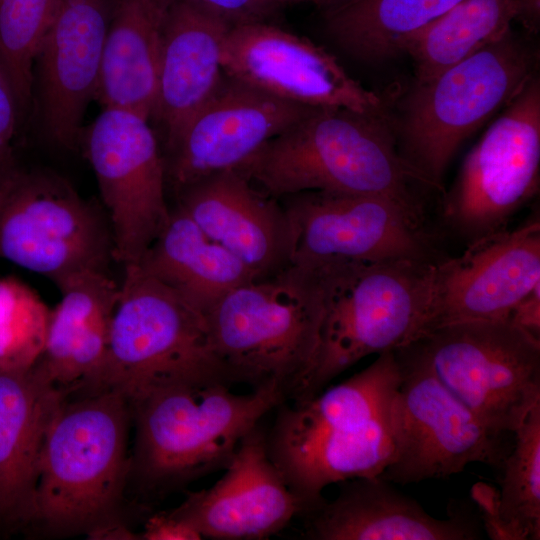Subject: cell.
<instances>
[{
    "label": "cell",
    "mask_w": 540,
    "mask_h": 540,
    "mask_svg": "<svg viewBox=\"0 0 540 540\" xmlns=\"http://www.w3.org/2000/svg\"><path fill=\"white\" fill-rule=\"evenodd\" d=\"M89 539H140L119 520L99 526L86 534Z\"/></svg>",
    "instance_id": "37"
},
{
    "label": "cell",
    "mask_w": 540,
    "mask_h": 540,
    "mask_svg": "<svg viewBox=\"0 0 540 540\" xmlns=\"http://www.w3.org/2000/svg\"><path fill=\"white\" fill-rule=\"evenodd\" d=\"M323 315L313 269L293 263L274 276L233 289L206 318L233 384L271 387L285 401H294L314 367Z\"/></svg>",
    "instance_id": "5"
},
{
    "label": "cell",
    "mask_w": 540,
    "mask_h": 540,
    "mask_svg": "<svg viewBox=\"0 0 540 540\" xmlns=\"http://www.w3.org/2000/svg\"><path fill=\"white\" fill-rule=\"evenodd\" d=\"M223 470L211 487L189 492L170 512L203 538L262 540L302 515L301 503L269 457L261 422L243 437Z\"/></svg>",
    "instance_id": "19"
},
{
    "label": "cell",
    "mask_w": 540,
    "mask_h": 540,
    "mask_svg": "<svg viewBox=\"0 0 540 540\" xmlns=\"http://www.w3.org/2000/svg\"><path fill=\"white\" fill-rule=\"evenodd\" d=\"M401 372L392 406L394 451L379 478L409 484L446 478L472 463L500 467L509 450L409 347L395 350Z\"/></svg>",
    "instance_id": "12"
},
{
    "label": "cell",
    "mask_w": 540,
    "mask_h": 540,
    "mask_svg": "<svg viewBox=\"0 0 540 540\" xmlns=\"http://www.w3.org/2000/svg\"><path fill=\"white\" fill-rule=\"evenodd\" d=\"M295 263L313 269L324 315L314 367L294 402L315 396L364 357L404 348L427 333L436 262L325 258Z\"/></svg>",
    "instance_id": "3"
},
{
    "label": "cell",
    "mask_w": 540,
    "mask_h": 540,
    "mask_svg": "<svg viewBox=\"0 0 540 540\" xmlns=\"http://www.w3.org/2000/svg\"><path fill=\"white\" fill-rule=\"evenodd\" d=\"M51 309L26 283L0 278V369L25 370L40 358Z\"/></svg>",
    "instance_id": "31"
},
{
    "label": "cell",
    "mask_w": 540,
    "mask_h": 540,
    "mask_svg": "<svg viewBox=\"0 0 540 540\" xmlns=\"http://www.w3.org/2000/svg\"><path fill=\"white\" fill-rule=\"evenodd\" d=\"M400 378L395 351H386L343 382L276 407L267 450L302 515L324 500L328 485L384 472L394 451L392 406Z\"/></svg>",
    "instance_id": "1"
},
{
    "label": "cell",
    "mask_w": 540,
    "mask_h": 540,
    "mask_svg": "<svg viewBox=\"0 0 540 540\" xmlns=\"http://www.w3.org/2000/svg\"><path fill=\"white\" fill-rule=\"evenodd\" d=\"M461 0H340L328 6L325 28L350 55L369 62L400 54L402 42Z\"/></svg>",
    "instance_id": "27"
},
{
    "label": "cell",
    "mask_w": 540,
    "mask_h": 540,
    "mask_svg": "<svg viewBox=\"0 0 540 540\" xmlns=\"http://www.w3.org/2000/svg\"><path fill=\"white\" fill-rule=\"evenodd\" d=\"M221 19L230 27L268 22L278 6L273 0H183Z\"/></svg>",
    "instance_id": "32"
},
{
    "label": "cell",
    "mask_w": 540,
    "mask_h": 540,
    "mask_svg": "<svg viewBox=\"0 0 540 540\" xmlns=\"http://www.w3.org/2000/svg\"><path fill=\"white\" fill-rule=\"evenodd\" d=\"M143 540H201V533L189 522L170 512L149 517L139 534Z\"/></svg>",
    "instance_id": "34"
},
{
    "label": "cell",
    "mask_w": 540,
    "mask_h": 540,
    "mask_svg": "<svg viewBox=\"0 0 540 540\" xmlns=\"http://www.w3.org/2000/svg\"><path fill=\"white\" fill-rule=\"evenodd\" d=\"M61 0H0V62L21 116L31 107L33 65Z\"/></svg>",
    "instance_id": "30"
},
{
    "label": "cell",
    "mask_w": 540,
    "mask_h": 540,
    "mask_svg": "<svg viewBox=\"0 0 540 540\" xmlns=\"http://www.w3.org/2000/svg\"><path fill=\"white\" fill-rule=\"evenodd\" d=\"M112 0H61L33 65L32 103L45 140L73 150L97 98ZM31 103V104H32Z\"/></svg>",
    "instance_id": "17"
},
{
    "label": "cell",
    "mask_w": 540,
    "mask_h": 540,
    "mask_svg": "<svg viewBox=\"0 0 540 540\" xmlns=\"http://www.w3.org/2000/svg\"><path fill=\"white\" fill-rule=\"evenodd\" d=\"M408 346L496 433L513 434L540 402V338L509 319L446 324Z\"/></svg>",
    "instance_id": "10"
},
{
    "label": "cell",
    "mask_w": 540,
    "mask_h": 540,
    "mask_svg": "<svg viewBox=\"0 0 540 540\" xmlns=\"http://www.w3.org/2000/svg\"><path fill=\"white\" fill-rule=\"evenodd\" d=\"M540 78L537 73L504 107L466 155L441 219L465 245L508 228L539 192Z\"/></svg>",
    "instance_id": "11"
},
{
    "label": "cell",
    "mask_w": 540,
    "mask_h": 540,
    "mask_svg": "<svg viewBox=\"0 0 540 540\" xmlns=\"http://www.w3.org/2000/svg\"><path fill=\"white\" fill-rule=\"evenodd\" d=\"M20 116L16 96L0 62V179L19 165L13 140Z\"/></svg>",
    "instance_id": "33"
},
{
    "label": "cell",
    "mask_w": 540,
    "mask_h": 540,
    "mask_svg": "<svg viewBox=\"0 0 540 540\" xmlns=\"http://www.w3.org/2000/svg\"><path fill=\"white\" fill-rule=\"evenodd\" d=\"M277 6L281 4L298 3V2H313L320 5L330 6L340 0H273Z\"/></svg>",
    "instance_id": "38"
},
{
    "label": "cell",
    "mask_w": 540,
    "mask_h": 540,
    "mask_svg": "<svg viewBox=\"0 0 540 540\" xmlns=\"http://www.w3.org/2000/svg\"><path fill=\"white\" fill-rule=\"evenodd\" d=\"M136 265L205 314L227 293L256 280L236 256L176 206Z\"/></svg>",
    "instance_id": "26"
},
{
    "label": "cell",
    "mask_w": 540,
    "mask_h": 540,
    "mask_svg": "<svg viewBox=\"0 0 540 540\" xmlns=\"http://www.w3.org/2000/svg\"><path fill=\"white\" fill-rule=\"evenodd\" d=\"M84 150L107 210L114 260L137 264L171 212L165 157L149 119L105 107L85 134Z\"/></svg>",
    "instance_id": "13"
},
{
    "label": "cell",
    "mask_w": 540,
    "mask_h": 540,
    "mask_svg": "<svg viewBox=\"0 0 540 540\" xmlns=\"http://www.w3.org/2000/svg\"><path fill=\"white\" fill-rule=\"evenodd\" d=\"M313 108L284 101L225 74L165 158L174 192L211 174L237 169Z\"/></svg>",
    "instance_id": "18"
},
{
    "label": "cell",
    "mask_w": 540,
    "mask_h": 540,
    "mask_svg": "<svg viewBox=\"0 0 540 540\" xmlns=\"http://www.w3.org/2000/svg\"><path fill=\"white\" fill-rule=\"evenodd\" d=\"M174 0H112L97 98L153 117L164 30Z\"/></svg>",
    "instance_id": "25"
},
{
    "label": "cell",
    "mask_w": 540,
    "mask_h": 540,
    "mask_svg": "<svg viewBox=\"0 0 540 540\" xmlns=\"http://www.w3.org/2000/svg\"><path fill=\"white\" fill-rule=\"evenodd\" d=\"M337 497L306 512L311 540H474L476 525L463 515L438 519L379 477L340 482Z\"/></svg>",
    "instance_id": "21"
},
{
    "label": "cell",
    "mask_w": 540,
    "mask_h": 540,
    "mask_svg": "<svg viewBox=\"0 0 540 540\" xmlns=\"http://www.w3.org/2000/svg\"><path fill=\"white\" fill-rule=\"evenodd\" d=\"M538 52L511 31L424 82H416L393 126L398 150L431 187L455 153L536 74Z\"/></svg>",
    "instance_id": "7"
},
{
    "label": "cell",
    "mask_w": 540,
    "mask_h": 540,
    "mask_svg": "<svg viewBox=\"0 0 540 540\" xmlns=\"http://www.w3.org/2000/svg\"><path fill=\"white\" fill-rule=\"evenodd\" d=\"M123 268L106 359L91 392L115 391L132 404L170 388L233 385L206 314L138 265Z\"/></svg>",
    "instance_id": "6"
},
{
    "label": "cell",
    "mask_w": 540,
    "mask_h": 540,
    "mask_svg": "<svg viewBox=\"0 0 540 540\" xmlns=\"http://www.w3.org/2000/svg\"><path fill=\"white\" fill-rule=\"evenodd\" d=\"M119 287L109 272L94 270L74 274L57 286L61 299L50 312L35 364L69 394L95 387L108 351Z\"/></svg>",
    "instance_id": "23"
},
{
    "label": "cell",
    "mask_w": 540,
    "mask_h": 540,
    "mask_svg": "<svg viewBox=\"0 0 540 540\" xmlns=\"http://www.w3.org/2000/svg\"><path fill=\"white\" fill-rule=\"evenodd\" d=\"M222 66L227 76L287 102L388 115L383 99L352 78L335 56L270 22L231 27Z\"/></svg>",
    "instance_id": "15"
},
{
    "label": "cell",
    "mask_w": 540,
    "mask_h": 540,
    "mask_svg": "<svg viewBox=\"0 0 540 540\" xmlns=\"http://www.w3.org/2000/svg\"><path fill=\"white\" fill-rule=\"evenodd\" d=\"M223 383L176 387L132 404L131 469L143 485L166 491L223 470L243 437L284 402L274 388L231 391Z\"/></svg>",
    "instance_id": "8"
},
{
    "label": "cell",
    "mask_w": 540,
    "mask_h": 540,
    "mask_svg": "<svg viewBox=\"0 0 540 540\" xmlns=\"http://www.w3.org/2000/svg\"><path fill=\"white\" fill-rule=\"evenodd\" d=\"M176 207L261 280L293 264L296 233L280 199L237 169L206 176L175 193Z\"/></svg>",
    "instance_id": "20"
},
{
    "label": "cell",
    "mask_w": 540,
    "mask_h": 540,
    "mask_svg": "<svg viewBox=\"0 0 540 540\" xmlns=\"http://www.w3.org/2000/svg\"><path fill=\"white\" fill-rule=\"evenodd\" d=\"M131 406L111 390L73 393L54 416L41 450L32 521L58 535L117 521L125 482Z\"/></svg>",
    "instance_id": "4"
},
{
    "label": "cell",
    "mask_w": 540,
    "mask_h": 540,
    "mask_svg": "<svg viewBox=\"0 0 540 540\" xmlns=\"http://www.w3.org/2000/svg\"><path fill=\"white\" fill-rule=\"evenodd\" d=\"M515 18L516 0H461L406 38L400 54L411 57L416 82H424L502 39Z\"/></svg>",
    "instance_id": "28"
},
{
    "label": "cell",
    "mask_w": 540,
    "mask_h": 540,
    "mask_svg": "<svg viewBox=\"0 0 540 540\" xmlns=\"http://www.w3.org/2000/svg\"><path fill=\"white\" fill-rule=\"evenodd\" d=\"M540 283V217L532 214L434 266L428 332L451 323L506 320ZM426 333V334H427Z\"/></svg>",
    "instance_id": "16"
},
{
    "label": "cell",
    "mask_w": 540,
    "mask_h": 540,
    "mask_svg": "<svg viewBox=\"0 0 540 540\" xmlns=\"http://www.w3.org/2000/svg\"><path fill=\"white\" fill-rule=\"evenodd\" d=\"M280 199L323 191L378 195L425 212L431 187L401 156L390 117L313 108L237 168Z\"/></svg>",
    "instance_id": "2"
},
{
    "label": "cell",
    "mask_w": 540,
    "mask_h": 540,
    "mask_svg": "<svg viewBox=\"0 0 540 540\" xmlns=\"http://www.w3.org/2000/svg\"><path fill=\"white\" fill-rule=\"evenodd\" d=\"M508 319L540 338V283L516 304Z\"/></svg>",
    "instance_id": "35"
},
{
    "label": "cell",
    "mask_w": 540,
    "mask_h": 540,
    "mask_svg": "<svg viewBox=\"0 0 540 540\" xmlns=\"http://www.w3.org/2000/svg\"><path fill=\"white\" fill-rule=\"evenodd\" d=\"M0 258L57 287L83 271L109 272L111 228L65 178L18 165L0 179Z\"/></svg>",
    "instance_id": "9"
},
{
    "label": "cell",
    "mask_w": 540,
    "mask_h": 540,
    "mask_svg": "<svg viewBox=\"0 0 540 540\" xmlns=\"http://www.w3.org/2000/svg\"><path fill=\"white\" fill-rule=\"evenodd\" d=\"M530 33L536 34L540 24V0H516V18Z\"/></svg>",
    "instance_id": "36"
},
{
    "label": "cell",
    "mask_w": 540,
    "mask_h": 540,
    "mask_svg": "<svg viewBox=\"0 0 540 540\" xmlns=\"http://www.w3.org/2000/svg\"><path fill=\"white\" fill-rule=\"evenodd\" d=\"M231 27L183 0L166 20L153 117L162 124L167 152L220 86L222 49Z\"/></svg>",
    "instance_id": "22"
},
{
    "label": "cell",
    "mask_w": 540,
    "mask_h": 540,
    "mask_svg": "<svg viewBox=\"0 0 540 540\" xmlns=\"http://www.w3.org/2000/svg\"><path fill=\"white\" fill-rule=\"evenodd\" d=\"M296 233L295 262L325 258L437 262L425 212L369 194L308 191L280 198Z\"/></svg>",
    "instance_id": "14"
},
{
    "label": "cell",
    "mask_w": 540,
    "mask_h": 540,
    "mask_svg": "<svg viewBox=\"0 0 540 540\" xmlns=\"http://www.w3.org/2000/svg\"><path fill=\"white\" fill-rule=\"evenodd\" d=\"M68 392L34 364L0 369V519L32 521L38 463L48 428Z\"/></svg>",
    "instance_id": "24"
},
{
    "label": "cell",
    "mask_w": 540,
    "mask_h": 540,
    "mask_svg": "<svg viewBox=\"0 0 540 540\" xmlns=\"http://www.w3.org/2000/svg\"><path fill=\"white\" fill-rule=\"evenodd\" d=\"M498 491L502 540L540 539V402L514 431Z\"/></svg>",
    "instance_id": "29"
}]
</instances>
